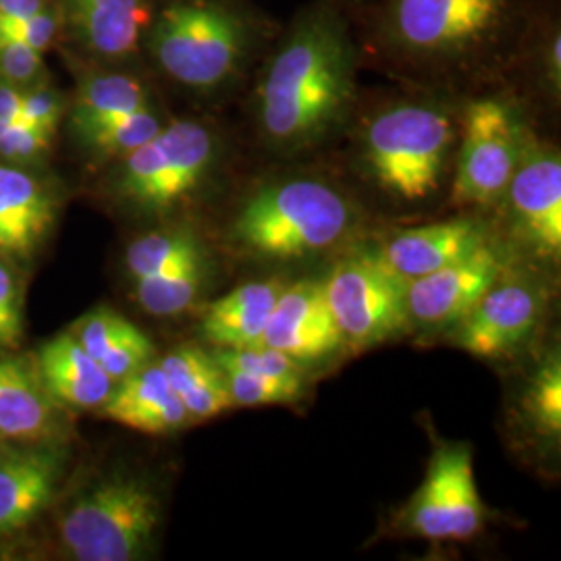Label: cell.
Returning <instances> with one entry per match:
<instances>
[{"label":"cell","instance_id":"obj_13","mask_svg":"<svg viewBox=\"0 0 561 561\" xmlns=\"http://www.w3.org/2000/svg\"><path fill=\"white\" fill-rule=\"evenodd\" d=\"M503 85L520 96L535 119L537 108L560 106V0H530Z\"/></svg>","mask_w":561,"mask_h":561},{"label":"cell","instance_id":"obj_38","mask_svg":"<svg viewBox=\"0 0 561 561\" xmlns=\"http://www.w3.org/2000/svg\"><path fill=\"white\" fill-rule=\"evenodd\" d=\"M23 90L18 83L0 78V119H20Z\"/></svg>","mask_w":561,"mask_h":561},{"label":"cell","instance_id":"obj_27","mask_svg":"<svg viewBox=\"0 0 561 561\" xmlns=\"http://www.w3.org/2000/svg\"><path fill=\"white\" fill-rule=\"evenodd\" d=\"M202 256H206V252L192 229L167 225L144 233L127 245L125 271L131 280L146 279Z\"/></svg>","mask_w":561,"mask_h":561},{"label":"cell","instance_id":"obj_6","mask_svg":"<svg viewBox=\"0 0 561 561\" xmlns=\"http://www.w3.org/2000/svg\"><path fill=\"white\" fill-rule=\"evenodd\" d=\"M233 159L231 136L219 121L169 119L157 136L108 164L106 194L136 217L164 219L221 187Z\"/></svg>","mask_w":561,"mask_h":561},{"label":"cell","instance_id":"obj_24","mask_svg":"<svg viewBox=\"0 0 561 561\" xmlns=\"http://www.w3.org/2000/svg\"><path fill=\"white\" fill-rule=\"evenodd\" d=\"M71 333L115 382L154 360L157 354L154 343L141 329L106 306L81 317Z\"/></svg>","mask_w":561,"mask_h":561},{"label":"cell","instance_id":"obj_31","mask_svg":"<svg viewBox=\"0 0 561 561\" xmlns=\"http://www.w3.org/2000/svg\"><path fill=\"white\" fill-rule=\"evenodd\" d=\"M213 356L222 370H241L304 387V364L271 345L262 343L250 347H215Z\"/></svg>","mask_w":561,"mask_h":561},{"label":"cell","instance_id":"obj_37","mask_svg":"<svg viewBox=\"0 0 561 561\" xmlns=\"http://www.w3.org/2000/svg\"><path fill=\"white\" fill-rule=\"evenodd\" d=\"M44 55L30 48L25 42L0 34V78L13 81L21 88L42 80Z\"/></svg>","mask_w":561,"mask_h":561},{"label":"cell","instance_id":"obj_20","mask_svg":"<svg viewBox=\"0 0 561 561\" xmlns=\"http://www.w3.org/2000/svg\"><path fill=\"white\" fill-rule=\"evenodd\" d=\"M99 414L106 421L152 437L173 435L192 422L159 362L154 360L121 379L108 400L99 408Z\"/></svg>","mask_w":561,"mask_h":561},{"label":"cell","instance_id":"obj_8","mask_svg":"<svg viewBox=\"0 0 561 561\" xmlns=\"http://www.w3.org/2000/svg\"><path fill=\"white\" fill-rule=\"evenodd\" d=\"M162 522L157 486L117 470L88 484L59 520L62 549L78 561H134L154 547Z\"/></svg>","mask_w":561,"mask_h":561},{"label":"cell","instance_id":"obj_40","mask_svg":"<svg viewBox=\"0 0 561 561\" xmlns=\"http://www.w3.org/2000/svg\"><path fill=\"white\" fill-rule=\"evenodd\" d=\"M333 2H337L341 9H345L350 15H354V13H358L360 9H364L366 4H370L373 0H333Z\"/></svg>","mask_w":561,"mask_h":561},{"label":"cell","instance_id":"obj_4","mask_svg":"<svg viewBox=\"0 0 561 561\" xmlns=\"http://www.w3.org/2000/svg\"><path fill=\"white\" fill-rule=\"evenodd\" d=\"M279 27L254 0H154L141 59L187 99L221 106L243 99Z\"/></svg>","mask_w":561,"mask_h":561},{"label":"cell","instance_id":"obj_22","mask_svg":"<svg viewBox=\"0 0 561 561\" xmlns=\"http://www.w3.org/2000/svg\"><path fill=\"white\" fill-rule=\"evenodd\" d=\"M38 370L48 398L71 410H99L117 385L71 331L42 345Z\"/></svg>","mask_w":561,"mask_h":561},{"label":"cell","instance_id":"obj_23","mask_svg":"<svg viewBox=\"0 0 561 561\" xmlns=\"http://www.w3.org/2000/svg\"><path fill=\"white\" fill-rule=\"evenodd\" d=\"M283 287L280 279L250 280L210 301L202 314V340L213 347L262 345Z\"/></svg>","mask_w":561,"mask_h":561},{"label":"cell","instance_id":"obj_33","mask_svg":"<svg viewBox=\"0 0 561 561\" xmlns=\"http://www.w3.org/2000/svg\"><path fill=\"white\" fill-rule=\"evenodd\" d=\"M227 387L236 405L261 408V405H285L300 400L304 387L291 382L275 381L241 370H222Z\"/></svg>","mask_w":561,"mask_h":561},{"label":"cell","instance_id":"obj_30","mask_svg":"<svg viewBox=\"0 0 561 561\" xmlns=\"http://www.w3.org/2000/svg\"><path fill=\"white\" fill-rule=\"evenodd\" d=\"M524 426L547 443L561 437V360L553 352L539 364L520 396Z\"/></svg>","mask_w":561,"mask_h":561},{"label":"cell","instance_id":"obj_39","mask_svg":"<svg viewBox=\"0 0 561 561\" xmlns=\"http://www.w3.org/2000/svg\"><path fill=\"white\" fill-rule=\"evenodd\" d=\"M46 4V0H0V23L32 18Z\"/></svg>","mask_w":561,"mask_h":561},{"label":"cell","instance_id":"obj_5","mask_svg":"<svg viewBox=\"0 0 561 561\" xmlns=\"http://www.w3.org/2000/svg\"><path fill=\"white\" fill-rule=\"evenodd\" d=\"M236 198L229 240L250 259L296 262L335 250L362 225V204L331 169L275 161Z\"/></svg>","mask_w":561,"mask_h":561},{"label":"cell","instance_id":"obj_36","mask_svg":"<svg viewBox=\"0 0 561 561\" xmlns=\"http://www.w3.org/2000/svg\"><path fill=\"white\" fill-rule=\"evenodd\" d=\"M67 104L69 102L57 88H53L46 81H36V83H32L23 90L21 117L34 123L46 134L55 136L57 129H59L60 121L67 115Z\"/></svg>","mask_w":561,"mask_h":561},{"label":"cell","instance_id":"obj_9","mask_svg":"<svg viewBox=\"0 0 561 561\" xmlns=\"http://www.w3.org/2000/svg\"><path fill=\"white\" fill-rule=\"evenodd\" d=\"M322 285L345 347H375L412 324L408 280L401 279L379 252H356L341 259Z\"/></svg>","mask_w":561,"mask_h":561},{"label":"cell","instance_id":"obj_41","mask_svg":"<svg viewBox=\"0 0 561 561\" xmlns=\"http://www.w3.org/2000/svg\"><path fill=\"white\" fill-rule=\"evenodd\" d=\"M0 442H2V437H0Z\"/></svg>","mask_w":561,"mask_h":561},{"label":"cell","instance_id":"obj_12","mask_svg":"<svg viewBox=\"0 0 561 561\" xmlns=\"http://www.w3.org/2000/svg\"><path fill=\"white\" fill-rule=\"evenodd\" d=\"M541 289L526 279L495 280L456 327L454 341L477 358H503L520 347L542 317Z\"/></svg>","mask_w":561,"mask_h":561},{"label":"cell","instance_id":"obj_26","mask_svg":"<svg viewBox=\"0 0 561 561\" xmlns=\"http://www.w3.org/2000/svg\"><path fill=\"white\" fill-rule=\"evenodd\" d=\"M57 431L55 401L20 362L0 358V437L11 442H46Z\"/></svg>","mask_w":561,"mask_h":561},{"label":"cell","instance_id":"obj_11","mask_svg":"<svg viewBox=\"0 0 561 561\" xmlns=\"http://www.w3.org/2000/svg\"><path fill=\"white\" fill-rule=\"evenodd\" d=\"M497 208L514 240L545 261L561 252L560 146L535 129Z\"/></svg>","mask_w":561,"mask_h":561},{"label":"cell","instance_id":"obj_15","mask_svg":"<svg viewBox=\"0 0 561 561\" xmlns=\"http://www.w3.org/2000/svg\"><path fill=\"white\" fill-rule=\"evenodd\" d=\"M503 275L500 254L484 243L463 261L408 283L410 321L428 329H451Z\"/></svg>","mask_w":561,"mask_h":561},{"label":"cell","instance_id":"obj_3","mask_svg":"<svg viewBox=\"0 0 561 561\" xmlns=\"http://www.w3.org/2000/svg\"><path fill=\"white\" fill-rule=\"evenodd\" d=\"M461 96L398 83L362 92L341 138L345 164L373 196L416 210L449 194L460 131Z\"/></svg>","mask_w":561,"mask_h":561},{"label":"cell","instance_id":"obj_32","mask_svg":"<svg viewBox=\"0 0 561 561\" xmlns=\"http://www.w3.org/2000/svg\"><path fill=\"white\" fill-rule=\"evenodd\" d=\"M50 134H46L34 123L23 119H0V161L20 167H34L41 162L53 144Z\"/></svg>","mask_w":561,"mask_h":561},{"label":"cell","instance_id":"obj_2","mask_svg":"<svg viewBox=\"0 0 561 561\" xmlns=\"http://www.w3.org/2000/svg\"><path fill=\"white\" fill-rule=\"evenodd\" d=\"M530 0H373L352 15L364 67L466 96L503 85Z\"/></svg>","mask_w":561,"mask_h":561},{"label":"cell","instance_id":"obj_19","mask_svg":"<svg viewBox=\"0 0 561 561\" xmlns=\"http://www.w3.org/2000/svg\"><path fill=\"white\" fill-rule=\"evenodd\" d=\"M62 477V454L46 445L0 454V535L32 524L53 502Z\"/></svg>","mask_w":561,"mask_h":561},{"label":"cell","instance_id":"obj_34","mask_svg":"<svg viewBox=\"0 0 561 561\" xmlns=\"http://www.w3.org/2000/svg\"><path fill=\"white\" fill-rule=\"evenodd\" d=\"M23 337L21 285L9 259L0 256V352L15 350Z\"/></svg>","mask_w":561,"mask_h":561},{"label":"cell","instance_id":"obj_17","mask_svg":"<svg viewBox=\"0 0 561 561\" xmlns=\"http://www.w3.org/2000/svg\"><path fill=\"white\" fill-rule=\"evenodd\" d=\"M57 187L30 167L0 161V256L32 259L57 222Z\"/></svg>","mask_w":561,"mask_h":561},{"label":"cell","instance_id":"obj_18","mask_svg":"<svg viewBox=\"0 0 561 561\" xmlns=\"http://www.w3.org/2000/svg\"><path fill=\"white\" fill-rule=\"evenodd\" d=\"M486 240V227L474 215H461L445 221L401 229L398 236L379 250L401 279H421L447 264L463 261L482 248Z\"/></svg>","mask_w":561,"mask_h":561},{"label":"cell","instance_id":"obj_29","mask_svg":"<svg viewBox=\"0 0 561 561\" xmlns=\"http://www.w3.org/2000/svg\"><path fill=\"white\" fill-rule=\"evenodd\" d=\"M169 117L159 108V102L123 115L119 119L102 125L101 129L83 136L80 141L85 154L99 164H113L140 148L141 144L159 134Z\"/></svg>","mask_w":561,"mask_h":561},{"label":"cell","instance_id":"obj_7","mask_svg":"<svg viewBox=\"0 0 561 561\" xmlns=\"http://www.w3.org/2000/svg\"><path fill=\"white\" fill-rule=\"evenodd\" d=\"M535 115L505 85L461 96L460 131L447 198L463 210L497 208L537 129Z\"/></svg>","mask_w":561,"mask_h":561},{"label":"cell","instance_id":"obj_21","mask_svg":"<svg viewBox=\"0 0 561 561\" xmlns=\"http://www.w3.org/2000/svg\"><path fill=\"white\" fill-rule=\"evenodd\" d=\"M157 104L150 81L134 65H94L67 104L69 127L81 140L102 125Z\"/></svg>","mask_w":561,"mask_h":561},{"label":"cell","instance_id":"obj_35","mask_svg":"<svg viewBox=\"0 0 561 561\" xmlns=\"http://www.w3.org/2000/svg\"><path fill=\"white\" fill-rule=\"evenodd\" d=\"M65 25L62 11L57 7L46 4L42 11L32 18L18 21H2L0 23V34H7L11 38L25 42L30 48L38 50L44 55L60 36Z\"/></svg>","mask_w":561,"mask_h":561},{"label":"cell","instance_id":"obj_25","mask_svg":"<svg viewBox=\"0 0 561 561\" xmlns=\"http://www.w3.org/2000/svg\"><path fill=\"white\" fill-rule=\"evenodd\" d=\"M159 366L192 421H210L236 408L227 377L213 352L183 343L167 352Z\"/></svg>","mask_w":561,"mask_h":561},{"label":"cell","instance_id":"obj_14","mask_svg":"<svg viewBox=\"0 0 561 561\" xmlns=\"http://www.w3.org/2000/svg\"><path fill=\"white\" fill-rule=\"evenodd\" d=\"M152 11L154 0H65L62 18L92 65H136Z\"/></svg>","mask_w":561,"mask_h":561},{"label":"cell","instance_id":"obj_28","mask_svg":"<svg viewBox=\"0 0 561 561\" xmlns=\"http://www.w3.org/2000/svg\"><path fill=\"white\" fill-rule=\"evenodd\" d=\"M208 275L206 256L181 262L161 275L131 280L134 296L141 308L152 317H180L201 298Z\"/></svg>","mask_w":561,"mask_h":561},{"label":"cell","instance_id":"obj_10","mask_svg":"<svg viewBox=\"0 0 561 561\" xmlns=\"http://www.w3.org/2000/svg\"><path fill=\"white\" fill-rule=\"evenodd\" d=\"M401 526L426 541H470L484 528L482 503L472 447L468 443H442L433 449L421 486L403 505Z\"/></svg>","mask_w":561,"mask_h":561},{"label":"cell","instance_id":"obj_1","mask_svg":"<svg viewBox=\"0 0 561 561\" xmlns=\"http://www.w3.org/2000/svg\"><path fill=\"white\" fill-rule=\"evenodd\" d=\"M360 44L352 15L310 0L279 32L241 101L254 141L273 161H306L337 141L360 101Z\"/></svg>","mask_w":561,"mask_h":561},{"label":"cell","instance_id":"obj_16","mask_svg":"<svg viewBox=\"0 0 561 561\" xmlns=\"http://www.w3.org/2000/svg\"><path fill=\"white\" fill-rule=\"evenodd\" d=\"M262 343L300 364L322 360L345 347L322 280H298L280 289Z\"/></svg>","mask_w":561,"mask_h":561}]
</instances>
